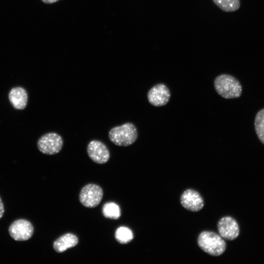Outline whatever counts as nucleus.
<instances>
[{"mask_svg":"<svg viewBox=\"0 0 264 264\" xmlns=\"http://www.w3.org/2000/svg\"><path fill=\"white\" fill-rule=\"evenodd\" d=\"M198 244L203 251L213 256L221 255L226 247L225 241L220 235L208 231L200 233L198 238Z\"/></svg>","mask_w":264,"mask_h":264,"instance_id":"obj_3","label":"nucleus"},{"mask_svg":"<svg viewBox=\"0 0 264 264\" xmlns=\"http://www.w3.org/2000/svg\"><path fill=\"white\" fill-rule=\"evenodd\" d=\"M138 137L137 130L132 123L128 122L111 128L109 132V138L114 144L122 147L134 143Z\"/></svg>","mask_w":264,"mask_h":264,"instance_id":"obj_2","label":"nucleus"},{"mask_svg":"<svg viewBox=\"0 0 264 264\" xmlns=\"http://www.w3.org/2000/svg\"><path fill=\"white\" fill-rule=\"evenodd\" d=\"M4 212V209L3 204L0 198V219L3 216Z\"/></svg>","mask_w":264,"mask_h":264,"instance_id":"obj_17","label":"nucleus"},{"mask_svg":"<svg viewBox=\"0 0 264 264\" xmlns=\"http://www.w3.org/2000/svg\"><path fill=\"white\" fill-rule=\"evenodd\" d=\"M63 142L60 135L56 132H48L38 139L37 147L44 154L53 155L60 152L63 146Z\"/></svg>","mask_w":264,"mask_h":264,"instance_id":"obj_4","label":"nucleus"},{"mask_svg":"<svg viewBox=\"0 0 264 264\" xmlns=\"http://www.w3.org/2000/svg\"><path fill=\"white\" fill-rule=\"evenodd\" d=\"M43 2L46 3H51L58 1V0H42Z\"/></svg>","mask_w":264,"mask_h":264,"instance_id":"obj_18","label":"nucleus"},{"mask_svg":"<svg viewBox=\"0 0 264 264\" xmlns=\"http://www.w3.org/2000/svg\"><path fill=\"white\" fill-rule=\"evenodd\" d=\"M254 126L258 138L264 144V108L257 112L255 118Z\"/></svg>","mask_w":264,"mask_h":264,"instance_id":"obj_15","label":"nucleus"},{"mask_svg":"<svg viewBox=\"0 0 264 264\" xmlns=\"http://www.w3.org/2000/svg\"><path fill=\"white\" fill-rule=\"evenodd\" d=\"M171 93L169 89L164 84L160 83L153 86L148 91L149 102L154 106L161 107L169 101Z\"/></svg>","mask_w":264,"mask_h":264,"instance_id":"obj_8","label":"nucleus"},{"mask_svg":"<svg viewBox=\"0 0 264 264\" xmlns=\"http://www.w3.org/2000/svg\"><path fill=\"white\" fill-rule=\"evenodd\" d=\"M87 153L93 161L100 164L107 162L110 157L108 147L102 142L97 140H91L88 143Z\"/></svg>","mask_w":264,"mask_h":264,"instance_id":"obj_7","label":"nucleus"},{"mask_svg":"<svg viewBox=\"0 0 264 264\" xmlns=\"http://www.w3.org/2000/svg\"><path fill=\"white\" fill-rule=\"evenodd\" d=\"M103 195V190L100 186L94 184H88L81 189L79 200L85 207L94 208L100 204Z\"/></svg>","mask_w":264,"mask_h":264,"instance_id":"obj_5","label":"nucleus"},{"mask_svg":"<svg viewBox=\"0 0 264 264\" xmlns=\"http://www.w3.org/2000/svg\"><path fill=\"white\" fill-rule=\"evenodd\" d=\"M213 2L222 10L234 12L240 7V0H213Z\"/></svg>","mask_w":264,"mask_h":264,"instance_id":"obj_16","label":"nucleus"},{"mask_svg":"<svg viewBox=\"0 0 264 264\" xmlns=\"http://www.w3.org/2000/svg\"><path fill=\"white\" fill-rule=\"evenodd\" d=\"M8 232L10 236L17 241H25L33 235L34 228L27 220L19 219L14 221L9 226Z\"/></svg>","mask_w":264,"mask_h":264,"instance_id":"obj_6","label":"nucleus"},{"mask_svg":"<svg viewBox=\"0 0 264 264\" xmlns=\"http://www.w3.org/2000/svg\"><path fill=\"white\" fill-rule=\"evenodd\" d=\"M218 230L220 235L222 238L229 241L236 239L240 233L238 222L229 216L223 217L219 221Z\"/></svg>","mask_w":264,"mask_h":264,"instance_id":"obj_9","label":"nucleus"},{"mask_svg":"<svg viewBox=\"0 0 264 264\" xmlns=\"http://www.w3.org/2000/svg\"><path fill=\"white\" fill-rule=\"evenodd\" d=\"M104 216L107 218L117 220L121 216V211L119 206L114 202H107L102 208Z\"/></svg>","mask_w":264,"mask_h":264,"instance_id":"obj_13","label":"nucleus"},{"mask_svg":"<svg viewBox=\"0 0 264 264\" xmlns=\"http://www.w3.org/2000/svg\"><path fill=\"white\" fill-rule=\"evenodd\" d=\"M214 87L217 93L225 99L237 98L242 93V86L239 80L227 74L218 76L214 80Z\"/></svg>","mask_w":264,"mask_h":264,"instance_id":"obj_1","label":"nucleus"},{"mask_svg":"<svg viewBox=\"0 0 264 264\" xmlns=\"http://www.w3.org/2000/svg\"><path fill=\"white\" fill-rule=\"evenodd\" d=\"M8 99L13 107L16 110H23L28 102V94L23 88L17 87L12 88L8 94Z\"/></svg>","mask_w":264,"mask_h":264,"instance_id":"obj_11","label":"nucleus"},{"mask_svg":"<svg viewBox=\"0 0 264 264\" xmlns=\"http://www.w3.org/2000/svg\"><path fill=\"white\" fill-rule=\"evenodd\" d=\"M182 206L188 210L197 212L204 206V200L199 193L193 189H187L180 197Z\"/></svg>","mask_w":264,"mask_h":264,"instance_id":"obj_10","label":"nucleus"},{"mask_svg":"<svg viewBox=\"0 0 264 264\" xmlns=\"http://www.w3.org/2000/svg\"><path fill=\"white\" fill-rule=\"evenodd\" d=\"M78 239L71 233L66 234L58 238L53 243V248L58 253H62L67 249L75 246Z\"/></svg>","mask_w":264,"mask_h":264,"instance_id":"obj_12","label":"nucleus"},{"mask_svg":"<svg viewBox=\"0 0 264 264\" xmlns=\"http://www.w3.org/2000/svg\"><path fill=\"white\" fill-rule=\"evenodd\" d=\"M116 241L121 244H127L133 239L132 231L128 227L121 226L117 229L115 233Z\"/></svg>","mask_w":264,"mask_h":264,"instance_id":"obj_14","label":"nucleus"}]
</instances>
